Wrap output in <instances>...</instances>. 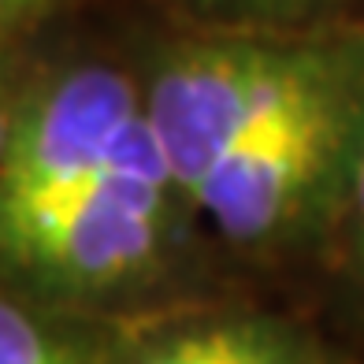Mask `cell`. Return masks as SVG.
I'll list each match as a JSON object with an SVG mask.
<instances>
[{
	"instance_id": "obj_1",
	"label": "cell",
	"mask_w": 364,
	"mask_h": 364,
	"mask_svg": "<svg viewBox=\"0 0 364 364\" xmlns=\"http://www.w3.org/2000/svg\"><path fill=\"white\" fill-rule=\"evenodd\" d=\"M145 112L193 216L242 253L335 230L364 153V30H212L141 68Z\"/></svg>"
},
{
	"instance_id": "obj_8",
	"label": "cell",
	"mask_w": 364,
	"mask_h": 364,
	"mask_svg": "<svg viewBox=\"0 0 364 364\" xmlns=\"http://www.w3.org/2000/svg\"><path fill=\"white\" fill-rule=\"evenodd\" d=\"M23 86L15 68L8 63V48H0V156L8 149V138H11V127H15V112H19V101H23Z\"/></svg>"
},
{
	"instance_id": "obj_5",
	"label": "cell",
	"mask_w": 364,
	"mask_h": 364,
	"mask_svg": "<svg viewBox=\"0 0 364 364\" xmlns=\"http://www.w3.org/2000/svg\"><path fill=\"white\" fill-rule=\"evenodd\" d=\"M212 30H297L331 0H178Z\"/></svg>"
},
{
	"instance_id": "obj_7",
	"label": "cell",
	"mask_w": 364,
	"mask_h": 364,
	"mask_svg": "<svg viewBox=\"0 0 364 364\" xmlns=\"http://www.w3.org/2000/svg\"><path fill=\"white\" fill-rule=\"evenodd\" d=\"M71 4L75 0H0V48H8L15 38L45 26Z\"/></svg>"
},
{
	"instance_id": "obj_2",
	"label": "cell",
	"mask_w": 364,
	"mask_h": 364,
	"mask_svg": "<svg viewBox=\"0 0 364 364\" xmlns=\"http://www.w3.org/2000/svg\"><path fill=\"white\" fill-rule=\"evenodd\" d=\"M141 78L78 60L23 86L0 156V287L53 309L156 287L190 216Z\"/></svg>"
},
{
	"instance_id": "obj_3",
	"label": "cell",
	"mask_w": 364,
	"mask_h": 364,
	"mask_svg": "<svg viewBox=\"0 0 364 364\" xmlns=\"http://www.w3.org/2000/svg\"><path fill=\"white\" fill-rule=\"evenodd\" d=\"M134 364H323V357L283 320L220 316L156 338Z\"/></svg>"
},
{
	"instance_id": "obj_4",
	"label": "cell",
	"mask_w": 364,
	"mask_h": 364,
	"mask_svg": "<svg viewBox=\"0 0 364 364\" xmlns=\"http://www.w3.org/2000/svg\"><path fill=\"white\" fill-rule=\"evenodd\" d=\"M0 364H108L105 353L60 316L19 290L0 287Z\"/></svg>"
},
{
	"instance_id": "obj_6",
	"label": "cell",
	"mask_w": 364,
	"mask_h": 364,
	"mask_svg": "<svg viewBox=\"0 0 364 364\" xmlns=\"http://www.w3.org/2000/svg\"><path fill=\"white\" fill-rule=\"evenodd\" d=\"M335 230H342V260H346V275L357 290V297L364 301V153L353 171L350 193H346L342 216L335 223Z\"/></svg>"
}]
</instances>
